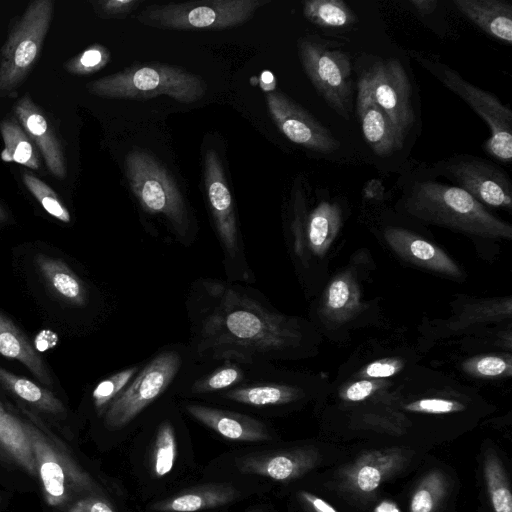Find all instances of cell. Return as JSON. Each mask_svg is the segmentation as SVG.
Instances as JSON below:
<instances>
[{"instance_id": "cell-16", "label": "cell", "mask_w": 512, "mask_h": 512, "mask_svg": "<svg viewBox=\"0 0 512 512\" xmlns=\"http://www.w3.org/2000/svg\"><path fill=\"white\" fill-rule=\"evenodd\" d=\"M305 396L306 390L299 383L281 377L273 367L245 384L211 395L204 400L263 410L293 404Z\"/></svg>"}, {"instance_id": "cell-35", "label": "cell", "mask_w": 512, "mask_h": 512, "mask_svg": "<svg viewBox=\"0 0 512 512\" xmlns=\"http://www.w3.org/2000/svg\"><path fill=\"white\" fill-rule=\"evenodd\" d=\"M484 478L494 512H512V494L497 455L489 452L484 460Z\"/></svg>"}, {"instance_id": "cell-48", "label": "cell", "mask_w": 512, "mask_h": 512, "mask_svg": "<svg viewBox=\"0 0 512 512\" xmlns=\"http://www.w3.org/2000/svg\"><path fill=\"white\" fill-rule=\"evenodd\" d=\"M375 512H400L395 503L384 501L381 502L375 509Z\"/></svg>"}, {"instance_id": "cell-46", "label": "cell", "mask_w": 512, "mask_h": 512, "mask_svg": "<svg viewBox=\"0 0 512 512\" xmlns=\"http://www.w3.org/2000/svg\"><path fill=\"white\" fill-rule=\"evenodd\" d=\"M299 497L313 512H338L328 502L307 491H301Z\"/></svg>"}, {"instance_id": "cell-9", "label": "cell", "mask_w": 512, "mask_h": 512, "mask_svg": "<svg viewBox=\"0 0 512 512\" xmlns=\"http://www.w3.org/2000/svg\"><path fill=\"white\" fill-rule=\"evenodd\" d=\"M450 91L462 98L488 125L491 135L484 149L494 159L509 163L512 159V111L492 93L466 81L455 70L441 63L422 61Z\"/></svg>"}, {"instance_id": "cell-20", "label": "cell", "mask_w": 512, "mask_h": 512, "mask_svg": "<svg viewBox=\"0 0 512 512\" xmlns=\"http://www.w3.org/2000/svg\"><path fill=\"white\" fill-rule=\"evenodd\" d=\"M16 120L37 145L51 174L59 179L66 176V162L60 142L43 111L25 95L13 107Z\"/></svg>"}, {"instance_id": "cell-5", "label": "cell", "mask_w": 512, "mask_h": 512, "mask_svg": "<svg viewBox=\"0 0 512 512\" xmlns=\"http://www.w3.org/2000/svg\"><path fill=\"white\" fill-rule=\"evenodd\" d=\"M96 96L114 99H148L168 96L181 103L201 99L207 90L205 81L180 67L152 62L130 66L99 78L87 85Z\"/></svg>"}, {"instance_id": "cell-38", "label": "cell", "mask_w": 512, "mask_h": 512, "mask_svg": "<svg viewBox=\"0 0 512 512\" xmlns=\"http://www.w3.org/2000/svg\"><path fill=\"white\" fill-rule=\"evenodd\" d=\"M22 179L27 189L47 213L61 222H70L71 216L69 211L48 184L30 172H24Z\"/></svg>"}, {"instance_id": "cell-13", "label": "cell", "mask_w": 512, "mask_h": 512, "mask_svg": "<svg viewBox=\"0 0 512 512\" xmlns=\"http://www.w3.org/2000/svg\"><path fill=\"white\" fill-rule=\"evenodd\" d=\"M274 367L235 356L196 361L183 380L178 396L187 400L205 398L245 384Z\"/></svg>"}, {"instance_id": "cell-26", "label": "cell", "mask_w": 512, "mask_h": 512, "mask_svg": "<svg viewBox=\"0 0 512 512\" xmlns=\"http://www.w3.org/2000/svg\"><path fill=\"white\" fill-rule=\"evenodd\" d=\"M238 491L226 484H209L186 490L174 497L154 503L155 512H197L233 501Z\"/></svg>"}, {"instance_id": "cell-30", "label": "cell", "mask_w": 512, "mask_h": 512, "mask_svg": "<svg viewBox=\"0 0 512 512\" xmlns=\"http://www.w3.org/2000/svg\"><path fill=\"white\" fill-rule=\"evenodd\" d=\"M0 132L4 142L0 154L3 161L39 169L41 162L34 143L16 119H4L0 123Z\"/></svg>"}, {"instance_id": "cell-49", "label": "cell", "mask_w": 512, "mask_h": 512, "mask_svg": "<svg viewBox=\"0 0 512 512\" xmlns=\"http://www.w3.org/2000/svg\"><path fill=\"white\" fill-rule=\"evenodd\" d=\"M7 213L5 211V209L2 207V205L0 204V222H4L7 220Z\"/></svg>"}, {"instance_id": "cell-21", "label": "cell", "mask_w": 512, "mask_h": 512, "mask_svg": "<svg viewBox=\"0 0 512 512\" xmlns=\"http://www.w3.org/2000/svg\"><path fill=\"white\" fill-rule=\"evenodd\" d=\"M404 462L399 449L373 450L361 455L343 472L344 486L362 496L374 493Z\"/></svg>"}, {"instance_id": "cell-44", "label": "cell", "mask_w": 512, "mask_h": 512, "mask_svg": "<svg viewBox=\"0 0 512 512\" xmlns=\"http://www.w3.org/2000/svg\"><path fill=\"white\" fill-rule=\"evenodd\" d=\"M139 0H104L95 2V9L102 17L124 16L139 5Z\"/></svg>"}, {"instance_id": "cell-15", "label": "cell", "mask_w": 512, "mask_h": 512, "mask_svg": "<svg viewBox=\"0 0 512 512\" xmlns=\"http://www.w3.org/2000/svg\"><path fill=\"white\" fill-rule=\"evenodd\" d=\"M266 103L274 123L291 142L324 154L339 149L340 142L330 130L283 93H268Z\"/></svg>"}, {"instance_id": "cell-45", "label": "cell", "mask_w": 512, "mask_h": 512, "mask_svg": "<svg viewBox=\"0 0 512 512\" xmlns=\"http://www.w3.org/2000/svg\"><path fill=\"white\" fill-rule=\"evenodd\" d=\"M68 512H116L113 506L103 498L90 496L76 501Z\"/></svg>"}, {"instance_id": "cell-10", "label": "cell", "mask_w": 512, "mask_h": 512, "mask_svg": "<svg viewBox=\"0 0 512 512\" xmlns=\"http://www.w3.org/2000/svg\"><path fill=\"white\" fill-rule=\"evenodd\" d=\"M46 502L51 506L65 504L74 492L97 490L93 480L35 425L25 422Z\"/></svg>"}, {"instance_id": "cell-14", "label": "cell", "mask_w": 512, "mask_h": 512, "mask_svg": "<svg viewBox=\"0 0 512 512\" xmlns=\"http://www.w3.org/2000/svg\"><path fill=\"white\" fill-rule=\"evenodd\" d=\"M443 172L482 205L510 209L512 187L508 175L486 159L457 155L441 166Z\"/></svg>"}, {"instance_id": "cell-33", "label": "cell", "mask_w": 512, "mask_h": 512, "mask_svg": "<svg viewBox=\"0 0 512 512\" xmlns=\"http://www.w3.org/2000/svg\"><path fill=\"white\" fill-rule=\"evenodd\" d=\"M304 16L326 28H344L356 21L355 13L341 0H308L303 3Z\"/></svg>"}, {"instance_id": "cell-25", "label": "cell", "mask_w": 512, "mask_h": 512, "mask_svg": "<svg viewBox=\"0 0 512 512\" xmlns=\"http://www.w3.org/2000/svg\"><path fill=\"white\" fill-rule=\"evenodd\" d=\"M362 307L359 286L354 276L342 272L334 277L323 294L320 317L329 324H343L355 316Z\"/></svg>"}, {"instance_id": "cell-18", "label": "cell", "mask_w": 512, "mask_h": 512, "mask_svg": "<svg viewBox=\"0 0 512 512\" xmlns=\"http://www.w3.org/2000/svg\"><path fill=\"white\" fill-rule=\"evenodd\" d=\"M182 409L193 419L226 439L260 442L270 439L267 425L244 413L201 403L197 400L182 402Z\"/></svg>"}, {"instance_id": "cell-17", "label": "cell", "mask_w": 512, "mask_h": 512, "mask_svg": "<svg viewBox=\"0 0 512 512\" xmlns=\"http://www.w3.org/2000/svg\"><path fill=\"white\" fill-rule=\"evenodd\" d=\"M341 227V210L337 204L323 201L308 215L306 221L298 207L291 223V249L294 257L302 263L309 251L323 257Z\"/></svg>"}, {"instance_id": "cell-50", "label": "cell", "mask_w": 512, "mask_h": 512, "mask_svg": "<svg viewBox=\"0 0 512 512\" xmlns=\"http://www.w3.org/2000/svg\"><path fill=\"white\" fill-rule=\"evenodd\" d=\"M0 407H3L2 403L0 402Z\"/></svg>"}, {"instance_id": "cell-12", "label": "cell", "mask_w": 512, "mask_h": 512, "mask_svg": "<svg viewBox=\"0 0 512 512\" xmlns=\"http://www.w3.org/2000/svg\"><path fill=\"white\" fill-rule=\"evenodd\" d=\"M362 77L376 103L386 114L397 140L403 145L415 121L411 85L403 66L396 59L381 60Z\"/></svg>"}, {"instance_id": "cell-11", "label": "cell", "mask_w": 512, "mask_h": 512, "mask_svg": "<svg viewBox=\"0 0 512 512\" xmlns=\"http://www.w3.org/2000/svg\"><path fill=\"white\" fill-rule=\"evenodd\" d=\"M298 50L304 71L318 93L337 114L349 119L352 70L347 54L307 38L299 40Z\"/></svg>"}, {"instance_id": "cell-36", "label": "cell", "mask_w": 512, "mask_h": 512, "mask_svg": "<svg viewBox=\"0 0 512 512\" xmlns=\"http://www.w3.org/2000/svg\"><path fill=\"white\" fill-rule=\"evenodd\" d=\"M141 365L142 361L123 368L104 378L94 387L91 400L100 417L136 375Z\"/></svg>"}, {"instance_id": "cell-7", "label": "cell", "mask_w": 512, "mask_h": 512, "mask_svg": "<svg viewBox=\"0 0 512 512\" xmlns=\"http://www.w3.org/2000/svg\"><path fill=\"white\" fill-rule=\"evenodd\" d=\"M267 0H201L151 4L136 19L159 29H226L251 19Z\"/></svg>"}, {"instance_id": "cell-31", "label": "cell", "mask_w": 512, "mask_h": 512, "mask_svg": "<svg viewBox=\"0 0 512 512\" xmlns=\"http://www.w3.org/2000/svg\"><path fill=\"white\" fill-rule=\"evenodd\" d=\"M0 384L21 400L41 411L55 415L65 411L63 403L52 392L2 367H0Z\"/></svg>"}, {"instance_id": "cell-23", "label": "cell", "mask_w": 512, "mask_h": 512, "mask_svg": "<svg viewBox=\"0 0 512 512\" xmlns=\"http://www.w3.org/2000/svg\"><path fill=\"white\" fill-rule=\"evenodd\" d=\"M317 454L311 449H296L274 454L250 455L238 462V469L244 474L264 476L275 481L294 480L316 463Z\"/></svg>"}, {"instance_id": "cell-8", "label": "cell", "mask_w": 512, "mask_h": 512, "mask_svg": "<svg viewBox=\"0 0 512 512\" xmlns=\"http://www.w3.org/2000/svg\"><path fill=\"white\" fill-rule=\"evenodd\" d=\"M53 15L51 0L31 2L12 27L0 55V95L15 90L36 63Z\"/></svg>"}, {"instance_id": "cell-27", "label": "cell", "mask_w": 512, "mask_h": 512, "mask_svg": "<svg viewBox=\"0 0 512 512\" xmlns=\"http://www.w3.org/2000/svg\"><path fill=\"white\" fill-rule=\"evenodd\" d=\"M0 354L18 360L43 384H52L49 371L39 353L14 323L1 313Z\"/></svg>"}, {"instance_id": "cell-24", "label": "cell", "mask_w": 512, "mask_h": 512, "mask_svg": "<svg viewBox=\"0 0 512 512\" xmlns=\"http://www.w3.org/2000/svg\"><path fill=\"white\" fill-rule=\"evenodd\" d=\"M454 5L486 34L512 43V6L504 0H455Z\"/></svg>"}, {"instance_id": "cell-22", "label": "cell", "mask_w": 512, "mask_h": 512, "mask_svg": "<svg viewBox=\"0 0 512 512\" xmlns=\"http://www.w3.org/2000/svg\"><path fill=\"white\" fill-rule=\"evenodd\" d=\"M356 107L364 138L376 155L387 157L402 149L391 123L362 76L358 80Z\"/></svg>"}, {"instance_id": "cell-34", "label": "cell", "mask_w": 512, "mask_h": 512, "mask_svg": "<svg viewBox=\"0 0 512 512\" xmlns=\"http://www.w3.org/2000/svg\"><path fill=\"white\" fill-rule=\"evenodd\" d=\"M177 456L175 426L169 417L162 418L156 428L152 468L158 478L164 477L174 467Z\"/></svg>"}, {"instance_id": "cell-37", "label": "cell", "mask_w": 512, "mask_h": 512, "mask_svg": "<svg viewBox=\"0 0 512 512\" xmlns=\"http://www.w3.org/2000/svg\"><path fill=\"white\" fill-rule=\"evenodd\" d=\"M447 491V481L441 471H431L424 476L414 491L410 512H434Z\"/></svg>"}, {"instance_id": "cell-41", "label": "cell", "mask_w": 512, "mask_h": 512, "mask_svg": "<svg viewBox=\"0 0 512 512\" xmlns=\"http://www.w3.org/2000/svg\"><path fill=\"white\" fill-rule=\"evenodd\" d=\"M404 408L417 413L448 414L463 411L465 406L461 402L450 399L423 398L406 404Z\"/></svg>"}, {"instance_id": "cell-42", "label": "cell", "mask_w": 512, "mask_h": 512, "mask_svg": "<svg viewBox=\"0 0 512 512\" xmlns=\"http://www.w3.org/2000/svg\"><path fill=\"white\" fill-rule=\"evenodd\" d=\"M383 385L382 381L363 378L345 386L341 389L339 396L347 402H360L373 395Z\"/></svg>"}, {"instance_id": "cell-28", "label": "cell", "mask_w": 512, "mask_h": 512, "mask_svg": "<svg viewBox=\"0 0 512 512\" xmlns=\"http://www.w3.org/2000/svg\"><path fill=\"white\" fill-rule=\"evenodd\" d=\"M35 262L45 281L62 299L76 306L87 304L86 285L65 262L44 254H37Z\"/></svg>"}, {"instance_id": "cell-29", "label": "cell", "mask_w": 512, "mask_h": 512, "mask_svg": "<svg viewBox=\"0 0 512 512\" xmlns=\"http://www.w3.org/2000/svg\"><path fill=\"white\" fill-rule=\"evenodd\" d=\"M0 452L9 457L26 472L37 475L25 422L0 407Z\"/></svg>"}, {"instance_id": "cell-39", "label": "cell", "mask_w": 512, "mask_h": 512, "mask_svg": "<svg viewBox=\"0 0 512 512\" xmlns=\"http://www.w3.org/2000/svg\"><path fill=\"white\" fill-rule=\"evenodd\" d=\"M463 370L478 378H499L511 376L512 365L509 355H485L467 359L463 363Z\"/></svg>"}, {"instance_id": "cell-3", "label": "cell", "mask_w": 512, "mask_h": 512, "mask_svg": "<svg viewBox=\"0 0 512 512\" xmlns=\"http://www.w3.org/2000/svg\"><path fill=\"white\" fill-rule=\"evenodd\" d=\"M404 209L425 222L485 238H512L509 223L457 186L434 181L416 182L404 199Z\"/></svg>"}, {"instance_id": "cell-2", "label": "cell", "mask_w": 512, "mask_h": 512, "mask_svg": "<svg viewBox=\"0 0 512 512\" xmlns=\"http://www.w3.org/2000/svg\"><path fill=\"white\" fill-rule=\"evenodd\" d=\"M196 362L187 343L160 347L142 361L136 375L102 415L109 430L130 425L152 406L178 394L179 388Z\"/></svg>"}, {"instance_id": "cell-32", "label": "cell", "mask_w": 512, "mask_h": 512, "mask_svg": "<svg viewBox=\"0 0 512 512\" xmlns=\"http://www.w3.org/2000/svg\"><path fill=\"white\" fill-rule=\"evenodd\" d=\"M511 315V299H481L466 303L456 316L446 324L450 332H458L469 326L500 320Z\"/></svg>"}, {"instance_id": "cell-47", "label": "cell", "mask_w": 512, "mask_h": 512, "mask_svg": "<svg viewBox=\"0 0 512 512\" xmlns=\"http://www.w3.org/2000/svg\"><path fill=\"white\" fill-rule=\"evenodd\" d=\"M411 5L422 15L432 13L436 6V0H410Z\"/></svg>"}, {"instance_id": "cell-6", "label": "cell", "mask_w": 512, "mask_h": 512, "mask_svg": "<svg viewBox=\"0 0 512 512\" xmlns=\"http://www.w3.org/2000/svg\"><path fill=\"white\" fill-rule=\"evenodd\" d=\"M204 185L212 225L223 254L226 280L252 285L256 277L246 256L235 204L219 156L213 149L204 157Z\"/></svg>"}, {"instance_id": "cell-19", "label": "cell", "mask_w": 512, "mask_h": 512, "mask_svg": "<svg viewBox=\"0 0 512 512\" xmlns=\"http://www.w3.org/2000/svg\"><path fill=\"white\" fill-rule=\"evenodd\" d=\"M384 239L407 262L448 277H463L462 270L448 254L407 229L389 227L384 231Z\"/></svg>"}, {"instance_id": "cell-43", "label": "cell", "mask_w": 512, "mask_h": 512, "mask_svg": "<svg viewBox=\"0 0 512 512\" xmlns=\"http://www.w3.org/2000/svg\"><path fill=\"white\" fill-rule=\"evenodd\" d=\"M403 367V362L395 358H385L366 365L359 373L362 379L379 380L392 377Z\"/></svg>"}, {"instance_id": "cell-4", "label": "cell", "mask_w": 512, "mask_h": 512, "mask_svg": "<svg viewBox=\"0 0 512 512\" xmlns=\"http://www.w3.org/2000/svg\"><path fill=\"white\" fill-rule=\"evenodd\" d=\"M125 168L130 188L141 208L165 221L173 241L186 247L192 245L197 237V225L167 170L143 150L129 152Z\"/></svg>"}, {"instance_id": "cell-1", "label": "cell", "mask_w": 512, "mask_h": 512, "mask_svg": "<svg viewBox=\"0 0 512 512\" xmlns=\"http://www.w3.org/2000/svg\"><path fill=\"white\" fill-rule=\"evenodd\" d=\"M185 310L196 361L221 356L273 363L293 358L306 345V331L252 285L201 277L187 291Z\"/></svg>"}, {"instance_id": "cell-40", "label": "cell", "mask_w": 512, "mask_h": 512, "mask_svg": "<svg viewBox=\"0 0 512 512\" xmlns=\"http://www.w3.org/2000/svg\"><path fill=\"white\" fill-rule=\"evenodd\" d=\"M110 60L109 50L94 44L65 63L66 70L75 75H88L105 67Z\"/></svg>"}]
</instances>
